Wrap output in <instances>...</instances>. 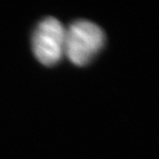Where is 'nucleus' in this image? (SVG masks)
<instances>
[{
    "mask_svg": "<svg viewBox=\"0 0 159 159\" xmlns=\"http://www.w3.org/2000/svg\"><path fill=\"white\" fill-rule=\"evenodd\" d=\"M105 35L99 26L87 20H78L65 31L64 55L74 64L85 65L103 47Z\"/></svg>",
    "mask_w": 159,
    "mask_h": 159,
    "instance_id": "f257e3e1",
    "label": "nucleus"
},
{
    "mask_svg": "<svg viewBox=\"0 0 159 159\" xmlns=\"http://www.w3.org/2000/svg\"><path fill=\"white\" fill-rule=\"evenodd\" d=\"M66 29L54 17L43 19L33 35V51L42 64L51 66L64 55Z\"/></svg>",
    "mask_w": 159,
    "mask_h": 159,
    "instance_id": "f03ea898",
    "label": "nucleus"
}]
</instances>
